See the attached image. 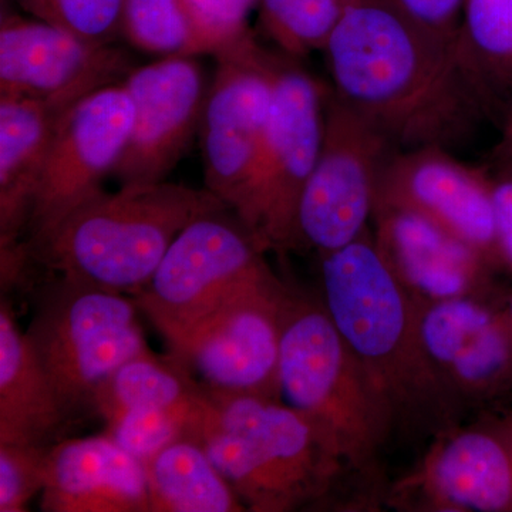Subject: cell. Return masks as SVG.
<instances>
[{
    "mask_svg": "<svg viewBox=\"0 0 512 512\" xmlns=\"http://www.w3.org/2000/svg\"><path fill=\"white\" fill-rule=\"evenodd\" d=\"M330 87L397 151H457L500 124L461 62L457 39L421 28L389 0H348L323 50Z\"/></svg>",
    "mask_w": 512,
    "mask_h": 512,
    "instance_id": "1",
    "label": "cell"
},
{
    "mask_svg": "<svg viewBox=\"0 0 512 512\" xmlns=\"http://www.w3.org/2000/svg\"><path fill=\"white\" fill-rule=\"evenodd\" d=\"M225 208L207 188L126 184L116 192H97L23 247L28 262L59 279L134 293L150 281L187 225Z\"/></svg>",
    "mask_w": 512,
    "mask_h": 512,
    "instance_id": "2",
    "label": "cell"
},
{
    "mask_svg": "<svg viewBox=\"0 0 512 512\" xmlns=\"http://www.w3.org/2000/svg\"><path fill=\"white\" fill-rule=\"evenodd\" d=\"M323 308L392 407L396 421L443 423L457 400L424 355L419 306L394 278L369 231L320 255Z\"/></svg>",
    "mask_w": 512,
    "mask_h": 512,
    "instance_id": "3",
    "label": "cell"
},
{
    "mask_svg": "<svg viewBox=\"0 0 512 512\" xmlns=\"http://www.w3.org/2000/svg\"><path fill=\"white\" fill-rule=\"evenodd\" d=\"M279 399L302 414L345 470L367 471L392 433L389 402L322 303L286 302Z\"/></svg>",
    "mask_w": 512,
    "mask_h": 512,
    "instance_id": "4",
    "label": "cell"
},
{
    "mask_svg": "<svg viewBox=\"0 0 512 512\" xmlns=\"http://www.w3.org/2000/svg\"><path fill=\"white\" fill-rule=\"evenodd\" d=\"M225 210L187 225L150 281L133 293L171 355L227 303L278 281L248 229L237 217L228 218Z\"/></svg>",
    "mask_w": 512,
    "mask_h": 512,
    "instance_id": "5",
    "label": "cell"
},
{
    "mask_svg": "<svg viewBox=\"0 0 512 512\" xmlns=\"http://www.w3.org/2000/svg\"><path fill=\"white\" fill-rule=\"evenodd\" d=\"M133 298L57 278L42 296L26 336L67 416L92 407L128 360L150 352Z\"/></svg>",
    "mask_w": 512,
    "mask_h": 512,
    "instance_id": "6",
    "label": "cell"
},
{
    "mask_svg": "<svg viewBox=\"0 0 512 512\" xmlns=\"http://www.w3.org/2000/svg\"><path fill=\"white\" fill-rule=\"evenodd\" d=\"M293 60L278 57L264 140L251 177L232 208L264 252L296 248L299 202L322 141L328 84Z\"/></svg>",
    "mask_w": 512,
    "mask_h": 512,
    "instance_id": "7",
    "label": "cell"
},
{
    "mask_svg": "<svg viewBox=\"0 0 512 512\" xmlns=\"http://www.w3.org/2000/svg\"><path fill=\"white\" fill-rule=\"evenodd\" d=\"M396 148L328 84L318 158L299 202L296 248L320 255L369 231L384 164Z\"/></svg>",
    "mask_w": 512,
    "mask_h": 512,
    "instance_id": "8",
    "label": "cell"
},
{
    "mask_svg": "<svg viewBox=\"0 0 512 512\" xmlns=\"http://www.w3.org/2000/svg\"><path fill=\"white\" fill-rule=\"evenodd\" d=\"M217 57L201 120L205 188L228 208L237 204L264 140L278 56L254 36Z\"/></svg>",
    "mask_w": 512,
    "mask_h": 512,
    "instance_id": "9",
    "label": "cell"
},
{
    "mask_svg": "<svg viewBox=\"0 0 512 512\" xmlns=\"http://www.w3.org/2000/svg\"><path fill=\"white\" fill-rule=\"evenodd\" d=\"M288 289L258 286L227 303L174 353L204 389L279 399L278 369Z\"/></svg>",
    "mask_w": 512,
    "mask_h": 512,
    "instance_id": "10",
    "label": "cell"
},
{
    "mask_svg": "<svg viewBox=\"0 0 512 512\" xmlns=\"http://www.w3.org/2000/svg\"><path fill=\"white\" fill-rule=\"evenodd\" d=\"M133 114L123 82L101 87L67 109L40 177L28 238L103 190L101 183L113 175L127 146Z\"/></svg>",
    "mask_w": 512,
    "mask_h": 512,
    "instance_id": "11",
    "label": "cell"
},
{
    "mask_svg": "<svg viewBox=\"0 0 512 512\" xmlns=\"http://www.w3.org/2000/svg\"><path fill=\"white\" fill-rule=\"evenodd\" d=\"M133 124L114 177L120 185L165 181L201 128L208 89L197 57H161L124 77Z\"/></svg>",
    "mask_w": 512,
    "mask_h": 512,
    "instance_id": "12",
    "label": "cell"
},
{
    "mask_svg": "<svg viewBox=\"0 0 512 512\" xmlns=\"http://www.w3.org/2000/svg\"><path fill=\"white\" fill-rule=\"evenodd\" d=\"M376 202L416 212L501 269L487 168L463 163L446 148L394 151L380 174Z\"/></svg>",
    "mask_w": 512,
    "mask_h": 512,
    "instance_id": "13",
    "label": "cell"
},
{
    "mask_svg": "<svg viewBox=\"0 0 512 512\" xmlns=\"http://www.w3.org/2000/svg\"><path fill=\"white\" fill-rule=\"evenodd\" d=\"M128 59L39 19L3 16L0 96L29 97L73 106L130 73Z\"/></svg>",
    "mask_w": 512,
    "mask_h": 512,
    "instance_id": "14",
    "label": "cell"
},
{
    "mask_svg": "<svg viewBox=\"0 0 512 512\" xmlns=\"http://www.w3.org/2000/svg\"><path fill=\"white\" fill-rule=\"evenodd\" d=\"M207 393L217 409L218 426L244 437L252 460L271 478L291 511L328 493L345 470L311 423L281 399Z\"/></svg>",
    "mask_w": 512,
    "mask_h": 512,
    "instance_id": "15",
    "label": "cell"
},
{
    "mask_svg": "<svg viewBox=\"0 0 512 512\" xmlns=\"http://www.w3.org/2000/svg\"><path fill=\"white\" fill-rule=\"evenodd\" d=\"M373 242L417 305L485 298L497 268L480 251L416 212L376 202Z\"/></svg>",
    "mask_w": 512,
    "mask_h": 512,
    "instance_id": "16",
    "label": "cell"
},
{
    "mask_svg": "<svg viewBox=\"0 0 512 512\" xmlns=\"http://www.w3.org/2000/svg\"><path fill=\"white\" fill-rule=\"evenodd\" d=\"M403 487L437 511L512 512V437L501 426L441 433Z\"/></svg>",
    "mask_w": 512,
    "mask_h": 512,
    "instance_id": "17",
    "label": "cell"
},
{
    "mask_svg": "<svg viewBox=\"0 0 512 512\" xmlns=\"http://www.w3.org/2000/svg\"><path fill=\"white\" fill-rule=\"evenodd\" d=\"M42 510L153 512L146 464L106 433L47 448Z\"/></svg>",
    "mask_w": 512,
    "mask_h": 512,
    "instance_id": "18",
    "label": "cell"
},
{
    "mask_svg": "<svg viewBox=\"0 0 512 512\" xmlns=\"http://www.w3.org/2000/svg\"><path fill=\"white\" fill-rule=\"evenodd\" d=\"M70 107L0 96V252L22 244L53 137Z\"/></svg>",
    "mask_w": 512,
    "mask_h": 512,
    "instance_id": "19",
    "label": "cell"
},
{
    "mask_svg": "<svg viewBox=\"0 0 512 512\" xmlns=\"http://www.w3.org/2000/svg\"><path fill=\"white\" fill-rule=\"evenodd\" d=\"M69 420L9 303L0 305V444L52 446Z\"/></svg>",
    "mask_w": 512,
    "mask_h": 512,
    "instance_id": "20",
    "label": "cell"
},
{
    "mask_svg": "<svg viewBox=\"0 0 512 512\" xmlns=\"http://www.w3.org/2000/svg\"><path fill=\"white\" fill-rule=\"evenodd\" d=\"M131 407H154L183 420L188 439L197 441L212 410L210 394L192 382L187 370L165 365L151 352L128 360L100 387L93 409L103 419Z\"/></svg>",
    "mask_w": 512,
    "mask_h": 512,
    "instance_id": "21",
    "label": "cell"
},
{
    "mask_svg": "<svg viewBox=\"0 0 512 512\" xmlns=\"http://www.w3.org/2000/svg\"><path fill=\"white\" fill-rule=\"evenodd\" d=\"M153 512H239L241 498L195 440L180 439L146 463Z\"/></svg>",
    "mask_w": 512,
    "mask_h": 512,
    "instance_id": "22",
    "label": "cell"
},
{
    "mask_svg": "<svg viewBox=\"0 0 512 512\" xmlns=\"http://www.w3.org/2000/svg\"><path fill=\"white\" fill-rule=\"evenodd\" d=\"M457 52L501 121L512 97V0H466Z\"/></svg>",
    "mask_w": 512,
    "mask_h": 512,
    "instance_id": "23",
    "label": "cell"
},
{
    "mask_svg": "<svg viewBox=\"0 0 512 512\" xmlns=\"http://www.w3.org/2000/svg\"><path fill=\"white\" fill-rule=\"evenodd\" d=\"M457 402H481L512 389V320L500 309L464 346L446 376Z\"/></svg>",
    "mask_w": 512,
    "mask_h": 512,
    "instance_id": "24",
    "label": "cell"
},
{
    "mask_svg": "<svg viewBox=\"0 0 512 512\" xmlns=\"http://www.w3.org/2000/svg\"><path fill=\"white\" fill-rule=\"evenodd\" d=\"M121 33L130 45L148 55H212L184 0H124Z\"/></svg>",
    "mask_w": 512,
    "mask_h": 512,
    "instance_id": "25",
    "label": "cell"
},
{
    "mask_svg": "<svg viewBox=\"0 0 512 512\" xmlns=\"http://www.w3.org/2000/svg\"><path fill=\"white\" fill-rule=\"evenodd\" d=\"M348 0H259L265 35L291 59L323 52Z\"/></svg>",
    "mask_w": 512,
    "mask_h": 512,
    "instance_id": "26",
    "label": "cell"
},
{
    "mask_svg": "<svg viewBox=\"0 0 512 512\" xmlns=\"http://www.w3.org/2000/svg\"><path fill=\"white\" fill-rule=\"evenodd\" d=\"M417 306V328L421 348L430 365L446 384L444 376L448 367L460 355L464 346L491 322L500 309H495L485 301V298L476 296L446 299Z\"/></svg>",
    "mask_w": 512,
    "mask_h": 512,
    "instance_id": "27",
    "label": "cell"
},
{
    "mask_svg": "<svg viewBox=\"0 0 512 512\" xmlns=\"http://www.w3.org/2000/svg\"><path fill=\"white\" fill-rule=\"evenodd\" d=\"M35 19L93 45H111L121 32L124 0H19Z\"/></svg>",
    "mask_w": 512,
    "mask_h": 512,
    "instance_id": "28",
    "label": "cell"
},
{
    "mask_svg": "<svg viewBox=\"0 0 512 512\" xmlns=\"http://www.w3.org/2000/svg\"><path fill=\"white\" fill-rule=\"evenodd\" d=\"M104 421L107 436L144 464L174 441L188 439L183 420L154 407H131Z\"/></svg>",
    "mask_w": 512,
    "mask_h": 512,
    "instance_id": "29",
    "label": "cell"
},
{
    "mask_svg": "<svg viewBox=\"0 0 512 512\" xmlns=\"http://www.w3.org/2000/svg\"><path fill=\"white\" fill-rule=\"evenodd\" d=\"M49 447L0 444V512L26 511L42 493Z\"/></svg>",
    "mask_w": 512,
    "mask_h": 512,
    "instance_id": "30",
    "label": "cell"
},
{
    "mask_svg": "<svg viewBox=\"0 0 512 512\" xmlns=\"http://www.w3.org/2000/svg\"><path fill=\"white\" fill-rule=\"evenodd\" d=\"M403 15L436 35L457 39L466 0H389Z\"/></svg>",
    "mask_w": 512,
    "mask_h": 512,
    "instance_id": "31",
    "label": "cell"
},
{
    "mask_svg": "<svg viewBox=\"0 0 512 512\" xmlns=\"http://www.w3.org/2000/svg\"><path fill=\"white\" fill-rule=\"evenodd\" d=\"M491 174L495 234L501 268L512 274V163H500Z\"/></svg>",
    "mask_w": 512,
    "mask_h": 512,
    "instance_id": "32",
    "label": "cell"
},
{
    "mask_svg": "<svg viewBox=\"0 0 512 512\" xmlns=\"http://www.w3.org/2000/svg\"><path fill=\"white\" fill-rule=\"evenodd\" d=\"M256 5H259V0H217L215 25L224 45V52L251 36L248 16Z\"/></svg>",
    "mask_w": 512,
    "mask_h": 512,
    "instance_id": "33",
    "label": "cell"
},
{
    "mask_svg": "<svg viewBox=\"0 0 512 512\" xmlns=\"http://www.w3.org/2000/svg\"><path fill=\"white\" fill-rule=\"evenodd\" d=\"M184 5L190 13L192 22L211 46L212 55L217 56L224 52V45L215 25L217 0H184Z\"/></svg>",
    "mask_w": 512,
    "mask_h": 512,
    "instance_id": "34",
    "label": "cell"
},
{
    "mask_svg": "<svg viewBox=\"0 0 512 512\" xmlns=\"http://www.w3.org/2000/svg\"><path fill=\"white\" fill-rule=\"evenodd\" d=\"M501 143L498 146V161L512 163V97L505 104L500 121Z\"/></svg>",
    "mask_w": 512,
    "mask_h": 512,
    "instance_id": "35",
    "label": "cell"
},
{
    "mask_svg": "<svg viewBox=\"0 0 512 512\" xmlns=\"http://www.w3.org/2000/svg\"><path fill=\"white\" fill-rule=\"evenodd\" d=\"M501 427L512 437V413L500 424Z\"/></svg>",
    "mask_w": 512,
    "mask_h": 512,
    "instance_id": "36",
    "label": "cell"
},
{
    "mask_svg": "<svg viewBox=\"0 0 512 512\" xmlns=\"http://www.w3.org/2000/svg\"><path fill=\"white\" fill-rule=\"evenodd\" d=\"M505 313H507L508 318H510L512 320V296H511L510 302H508L507 308H505Z\"/></svg>",
    "mask_w": 512,
    "mask_h": 512,
    "instance_id": "37",
    "label": "cell"
}]
</instances>
